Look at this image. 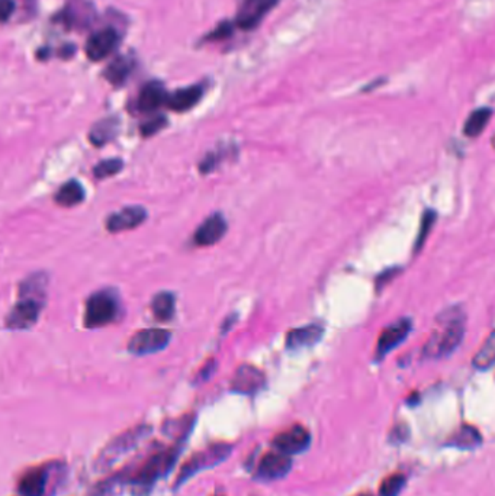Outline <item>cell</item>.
I'll return each instance as SVG.
<instances>
[{"instance_id":"27","label":"cell","mask_w":495,"mask_h":496,"mask_svg":"<svg viewBox=\"0 0 495 496\" xmlns=\"http://www.w3.org/2000/svg\"><path fill=\"white\" fill-rule=\"evenodd\" d=\"M122 161L119 158H111V160H104L99 162L96 167L93 169V173L97 179H105L115 176L122 170Z\"/></svg>"},{"instance_id":"15","label":"cell","mask_w":495,"mask_h":496,"mask_svg":"<svg viewBox=\"0 0 495 496\" xmlns=\"http://www.w3.org/2000/svg\"><path fill=\"white\" fill-rule=\"evenodd\" d=\"M202 96L204 87L201 84L183 87L173 92L172 94H168L166 105L175 112H186L200 104Z\"/></svg>"},{"instance_id":"1","label":"cell","mask_w":495,"mask_h":496,"mask_svg":"<svg viewBox=\"0 0 495 496\" xmlns=\"http://www.w3.org/2000/svg\"><path fill=\"white\" fill-rule=\"evenodd\" d=\"M40 276H36L34 280H31L25 285L26 294H22V299L12 308L8 315L6 324L11 329H28L38 321V316L43 309V302L38 299V296H43V286Z\"/></svg>"},{"instance_id":"21","label":"cell","mask_w":495,"mask_h":496,"mask_svg":"<svg viewBox=\"0 0 495 496\" xmlns=\"http://www.w3.org/2000/svg\"><path fill=\"white\" fill-rule=\"evenodd\" d=\"M131 72H133V61L128 57H118L108 65L105 77L111 84L122 86L126 82Z\"/></svg>"},{"instance_id":"7","label":"cell","mask_w":495,"mask_h":496,"mask_svg":"<svg viewBox=\"0 0 495 496\" xmlns=\"http://www.w3.org/2000/svg\"><path fill=\"white\" fill-rule=\"evenodd\" d=\"M278 4L279 0H243L236 18V25L243 31L257 28Z\"/></svg>"},{"instance_id":"17","label":"cell","mask_w":495,"mask_h":496,"mask_svg":"<svg viewBox=\"0 0 495 496\" xmlns=\"http://www.w3.org/2000/svg\"><path fill=\"white\" fill-rule=\"evenodd\" d=\"M322 337V328L320 325H307L289 331L286 336V347L290 350H298L311 347Z\"/></svg>"},{"instance_id":"24","label":"cell","mask_w":495,"mask_h":496,"mask_svg":"<svg viewBox=\"0 0 495 496\" xmlns=\"http://www.w3.org/2000/svg\"><path fill=\"white\" fill-rule=\"evenodd\" d=\"M450 444L457 448H474L481 444V434L475 426L462 425L450 439Z\"/></svg>"},{"instance_id":"29","label":"cell","mask_w":495,"mask_h":496,"mask_svg":"<svg viewBox=\"0 0 495 496\" xmlns=\"http://www.w3.org/2000/svg\"><path fill=\"white\" fill-rule=\"evenodd\" d=\"M166 125H168V119L166 118H164V116H156V118H153V119H150V121H147V122H144L141 125V134L144 137L154 136Z\"/></svg>"},{"instance_id":"25","label":"cell","mask_w":495,"mask_h":496,"mask_svg":"<svg viewBox=\"0 0 495 496\" xmlns=\"http://www.w3.org/2000/svg\"><path fill=\"white\" fill-rule=\"evenodd\" d=\"M495 358V346H494V334H489L488 340L479 348L477 356L474 357V366L479 370H486L494 365Z\"/></svg>"},{"instance_id":"8","label":"cell","mask_w":495,"mask_h":496,"mask_svg":"<svg viewBox=\"0 0 495 496\" xmlns=\"http://www.w3.org/2000/svg\"><path fill=\"white\" fill-rule=\"evenodd\" d=\"M118 45V34L114 28H105L94 32L87 40L85 51L90 61H102L109 57Z\"/></svg>"},{"instance_id":"14","label":"cell","mask_w":495,"mask_h":496,"mask_svg":"<svg viewBox=\"0 0 495 496\" xmlns=\"http://www.w3.org/2000/svg\"><path fill=\"white\" fill-rule=\"evenodd\" d=\"M147 218V212L141 206H128L111 215L107 221V228L111 233H122L126 229L140 226Z\"/></svg>"},{"instance_id":"19","label":"cell","mask_w":495,"mask_h":496,"mask_svg":"<svg viewBox=\"0 0 495 496\" xmlns=\"http://www.w3.org/2000/svg\"><path fill=\"white\" fill-rule=\"evenodd\" d=\"M47 475L43 469H32L19 480L18 489L22 496H43L45 490Z\"/></svg>"},{"instance_id":"9","label":"cell","mask_w":495,"mask_h":496,"mask_svg":"<svg viewBox=\"0 0 495 496\" xmlns=\"http://www.w3.org/2000/svg\"><path fill=\"white\" fill-rule=\"evenodd\" d=\"M310 441H311V436L308 433V429L303 425H293L285 429V431L279 433L273 439V446L278 451H282L290 456V454L303 453L304 450H307V447L310 446Z\"/></svg>"},{"instance_id":"6","label":"cell","mask_w":495,"mask_h":496,"mask_svg":"<svg viewBox=\"0 0 495 496\" xmlns=\"http://www.w3.org/2000/svg\"><path fill=\"white\" fill-rule=\"evenodd\" d=\"M170 337L172 334L169 331L161 328L141 329L129 340L128 350L137 356L157 353L164 347H168V344L170 343Z\"/></svg>"},{"instance_id":"23","label":"cell","mask_w":495,"mask_h":496,"mask_svg":"<svg viewBox=\"0 0 495 496\" xmlns=\"http://www.w3.org/2000/svg\"><path fill=\"white\" fill-rule=\"evenodd\" d=\"M492 116V111L489 108H479L469 115L465 122L464 132L467 137H478L482 134V131L486 128L489 119Z\"/></svg>"},{"instance_id":"5","label":"cell","mask_w":495,"mask_h":496,"mask_svg":"<svg viewBox=\"0 0 495 496\" xmlns=\"http://www.w3.org/2000/svg\"><path fill=\"white\" fill-rule=\"evenodd\" d=\"M229 453H231V446H228L225 443H218V444L210 446L205 450L195 453L180 469L178 483L185 482L187 478L193 476L197 472L218 465V463H221L222 460H225L229 456Z\"/></svg>"},{"instance_id":"11","label":"cell","mask_w":495,"mask_h":496,"mask_svg":"<svg viewBox=\"0 0 495 496\" xmlns=\"http://www.w3.org/2000/svg\"><path fill=\"white\" fill-rule=\"evenodd\" d=\"M263 385H265V375L251 365L240 366L231 380V389L243 395H253L259 392Z\"/></svg>"},{"instance_id":"30","label":"cell","mask_w":495,"mask_h":496,"mask_svg":"<svg viewBox=\"0 0 495 496\" xmlns=\"http://www.w3.org/2000/svg\"><path fill=\"white\" fill-rule=\"evenodd\" d=\"M233 34V25L229 22H221L214 31L207 35V41H221Z\"/></svg>"},{"instance_id":"13","label":"cell","mask_w":495,"mask_h":496,"mask_svg":"<svg viewBox=\"0 0 495 496\" xmlns=\"http://www.w3.org/2000/svg\"><path fill=\"white\" fill-rule=\"evenodd\" d=\"M411 331V321L410 319H401L395 322L393 325L388 326L384 333L381 334L376 346V358H382L389 353L392 348L400 346Z\"/></svg>"},{"instance_id":"10","label":"cell","mask_w":495,"mask_h":496,"mask_svg":"<svg viewBox=\"0 0 495 496\" xmlns=\"http://www.w3.org/2000/svg\"><path fill=\"white\" fill-rule=\"evenodd\" d=\"M292 468L290 456L282 451H269L261 457L257 473L263 479H279L289 473Z\"/></svg>"},{"instance_id":"18","label":"cell","mask_w":495,"mask_h":496,"mask_svg":"<svg viewBox=\"0 0 495 496\" xmlns=\"http://www.w3.org/2000/svg\"><path fill=\"white\" fill-rule=\"evenodd\" d=\"M118 128H119V121L116 118H107V119L99 121L90 129L89 140L93 145L102 147L116 137Z\"/></svg>"},{"instance_id":"31","label":"cell","mask_w":495,"mask_h":496,"mask_svg":"<svg viewBox=\"0 0 495 496\" xmlns=\"http://www.w3.org/2000/svg\"><path fill=\"white\" fill-rule=\"evenodd\" d=\"M15 11L13 0H0V22H6Z\"/></svg>"},{"instance_id":"26","label":"cell","mask_w":495,"mask_h":496,"mask_svg":"<svg viewBox=\"0 0 495 496\" xmlns=\"http://www.w3.org/2000/svg\"><path fill=\"white\" fill-rule=\"evenodd\" d=\"M406 485V476L401 473H393L386 476L379 487L381 496H398Z\"/></svg>"},{"instance_id":"3","label":"cell","mask_w":495,"mask_h":496,"mask_svg":"<svg viewBox=\"0 0 495 496\" xmlns=\"http://www.w3.org/2000/svg\"><path fill=\"white\" fill-rule=\"evenodd\" d=\"M118 315L116 297L108 292H99L90 296L86 304L85 322L89 328H99L111 324Z\"/></svg>"},{"instance_id":"16","label":"cell","mask_w":495,"mask_h":496,"mask_svg":"<svg viewBox=\"0 0 495 496\" xmlns=\"http://www.w3.org/2000/svg\"><path fill=\"white\" fill-rule=\"evenodd\" d=\"M168 93L164 86L160 82H150L147 83L138 96V109L144 114L154 112L161 105L166 104Z\"/></svg>"},{"instance_id":"20","label":"cell","mask_w":495,"mask_h":496,"mask_svg":"<svg viewBox=\"0 0 495 496\" xmlns=\"http://www.w3.org/2000/svg\"><path fill=\"white\" fill-rule=\"evenodd\" d=\"M54 199L60 206L64 208L76 206L82 204V201L85 199V189L79 182L70 180L58 189Z\"/></svg>"},{"instance_id":"2","label":"cell","mask_w":495,"mask_h":496,"mask_svg":"<svg viewBox=\"0 0 495 496\" xmlns=\"http://www.w3.org/2000/svg\"><path fill=\"white\" fill-rule=\"evenodd\" d=\"M442 321L446 322L445 328L442 331H436L424 347V354L430 358H439L453 353L462 343V338H464L465 326L462 318L449 316L442 318Z\"/></svg>"},{"instance_id":"12","label":"cell","mask_w":495,"mask_h":496,"mask_svg":"<svg viewBox=\"0 0 495 496\" xmlns=\"http://www.w3.org/2000/svg\"><path fill=\"white\" fill-rule=\"evenodd\" d=\"M227 233V222L222 215L214 214L210 218H207L200 228L196 229V233L193 236L195 244L201 247H210L217 244L224 234Z\"/></svg>"},{"instance_id":"28","label":"cell","mask_w":495,"mask_h":496,"mask_svg":"<svg viewBox=\"0 0 495 496\" xmlns=\"http://www.w3.org/2000/svg\"><path fill=\"white\" fill-rule=\"evenodd\" d=\"M436 218H437V215L435 211H425L424 212L423 219H421V226L418 231V237L415 241V251L421 250L424 241L427 240V236L430 234V229L433 228V224L436 222Z\"/></svg>"},{"instance_id":"32","label":"cell","mask_w":495,"mask_h":496,"mask_svg":"<svg viewBox=\"0 0 495 496\" xmlns=\"http://www.w3.org/2000/svg\"><path fill=\"white\" fill-rule=\"evenodd\" d=\"M356 496H372L371 493H359V495H356Z\"/></svg>"},{"instance_id":"22","label":"cell","mask_w":495,"mask_h":496,"mask_svg":"<svg viewBox=\"0 0 495 496\" xmlns=\"http://www.w3.org/2000/svg\"><path fill=\"white\" fill-rule=\"evenodd\" d=\"M175 305H176L175 296L169 292H161L156 294V297L153 299L151 309L157 319L169 321L175 315Z\"/></svg>"},{"instance_id":"4","label":"cell","mask_w":495,"mask_h":496,"mask_svg":"<svg viewBox=\"0 0 495 496\" xmlns=\"http://www.w3.org/2000/svg\"><path fill=\"white\" fill-rule=\"evenodd\" d=\"M176 457H178L176 448H168L153 454L144 461V465L134 475L133 482L140 487L151 486L158 478L166 475L172 469L173 463L176 461Z\"/></svg>"}]
</instances>
